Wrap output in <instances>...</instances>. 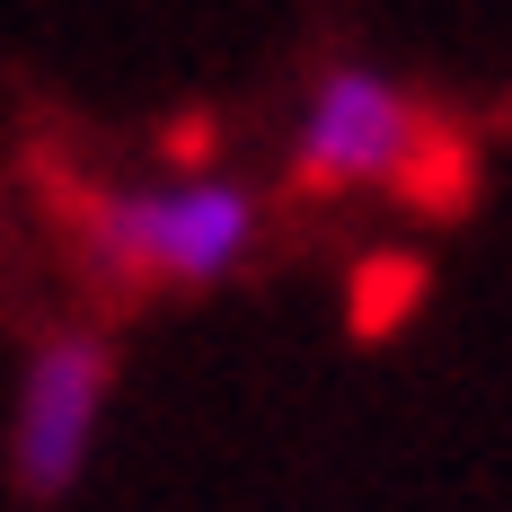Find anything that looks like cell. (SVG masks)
Listing matches in <instances>:
<instances>
[{
	"mask_svg": "<svg viewBox=\"0 0 512 512\" xmlns=\"http://www.w3.org/2000/svg\"><path fill=\"white\" fill-rule=\"evenodd\" d=\"M265 204L239 177H177V186H115L80 204V256L115 292H204L248 265Z\"/></svg>",
	"mask_w": 512,
	"mask_h": 512,
	"instance_id": "cell-1",
	"label": "cell"
},
{
	"mask_svg": "<svg viewBox=\"0 0 512 512\" xmlns=\"http://www.w3.org/2000/svg\"><path fill=\"white\" fill-rule=\"evenodd\" d=\"M442 151V124L371 62H327L292 124V195H354V186H407Z\"/></svg>",
	"mask_w": 512,
	"mask_h": 512,
	"instance_id": "cell-2",
	"label": "cell"
},
{
	"mask_svg": "<svg viewBox=\"0 0 512 512\" xmlns=\"http://www.w3.org/2000/svg\"><path fill=\"white\" fill-rule=\"evenodd\" d=\"M106 398H115V345L98 327H45L18 362V407H9V486L27 504H53L80 486L98 451Z\"/></svg>",
	"mask_w": 512,
	"mask_h": 512,
	"instance_id": "cell-3",
	"label": "cell"
},
{
	"mask_svg": "<svg viewBox=\"0 0 512 512\" xmlns=\"http://www.w3.org/2000/svg\"><path fill=\"white\" fill-rule=\"evenodd\" d=\"M415 301H424V265H415V256H371L362 283H354V327L362 336H389Z\"/></svg>",
	"mask_w": 512,
	"mask_h": 512,
	"instance_id": "cell-4",
	"label": "cell"
}]
</instances>
